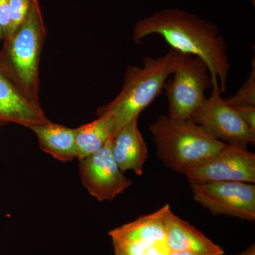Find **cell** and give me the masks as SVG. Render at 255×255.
<instances>
[{
	"label": "cell",
	"mask_w": 255,
	"mask_h": 255,
	"mask_svg": "<svg viewBox=\"0 0 255 255\" xmlns=\"http://www.w3.org/2000/svg\"><path fill=\"white\" fill-rule=\"evenodd\" d=\"M150 35L162 37L172 50L201 58L209 67L213 85L226 92L231 65L226 41L216 24L186 10L167 8L138 20L132 41L141 44Z\"/></svg>",
	"instance_id": "6da1fadb"
},
{
	"label": "cell",
	"mask_w": 255,
	"mask_h": 255,
	"mask_svg": "<svg viewBox=\"0 0 255 255\" xmlns=\"http://www.w3.org/2000/svg\"><path fill=\"white\" fill-rule=\"evenodd\" d=\"M183 55L171 50L157 58L146 56L142 67L128 66L120 93L110 103L99 108L97 116L110 114L115 119L118 130L138 118L162 91L169 75L179 67Z\"/></svg>",
	"instance_id": "7a4b0ae2"
},
{
	"label": "cell",
	"mask_w": 255,
	"mask_h": 255,
	"mask_svg": "<svg viewBox=\"0 0 255 255\" xmlns=\"http://www.w3.org/2000/svg\"><path fill=\"white\" fill-rule=\"evenodd\" d=\"M149 131L159 159L166 167L184 174L205 163L226 145L210 136L191 118L161 116Z\"/></svg>",
	"instance_id": "3957f363"
},
{
	"label": "cell",
	"mask_w": 255,
	"mask_h": 255,
	"mask_svg": "<svg viewBox=\"0 0 255 255\" xmlns=\"http://www.w3.org/2000/svg\"><path fill=\"white\" fill-rule=\"evenodd\" d=\"M46 36L39 1L32 0L26 19L4 41L0 52V63L5 71L25 97L39 107V63Z\"/></svg>",
	"instance_id": "277c9868"
},
{
	"label": "cell",
	"mask_w": 255,
	"mask_h": 255,
	"mask_svg": "<svg viewBox=\"0 0 255 255\" xmlns=\"http://www.w3.org/2000/svg\"><path fill=\"white\" fill-rule=\"evenodd\" d=\"M173 75L163 88L168 101L167 116L175 119L191 118L205 101L206 90L212 89L209 67L199 57L184 54Z\"/></svg>",
	"instance_id": "5b68a950"
},
{
	"label": "cell",
	"mask_w": 255,
	"mask_h": 255,
	"mask_svg": "<svg viewBox=\"0 0 255 255\" xmlns=\"http://www.w3.org/2000/svg\"><path fill=\"white\" fill-rule=\"evenodd\" d=\"M169 207L166 204L152 214L111 231L114 255H169L165 216Z\"/></svg>",
	"instance_id": "8992f818"
},
{
	"label": "cell",
	"mask_w": 255,
	"mask_h": 255,
	"mask_svg": "<svg viewBox=\"0 0 255 255\" xmlns=\"http://www.w3.org/2000/svg\"><path fill=\"white\" fill-rule=\"evenodd\" d=\"M221 94L219 85H213L211 95L194 111L191 118L216 140L248 149V145L255 144V133L236 110L223 100Z\"/></svg>",
	"instance_id": "52a82bcc"
},
{
	"label": "cell",
	"mask_w": 255,
	"mask_h": 255,
	"mask_svg": "<svg viewBox=\"0 0 255 255\" xmlns=\"http://www.w3.org/2000/svg\"><path fill=\"white\" fill-rule=\"evenodd\" d=\"M194 200L211 214L255 221V186L251 183L190 184Z\"/></svg>",
	"instance_id": "ba28073f"
},
{
	"label": "cell",
	"mask_w": 255,
	"mask_h": 255,
	"mask_svg": "<svg viewBox=\"0 0 255 255\" xmlns=\"http://www.w3.org/2000/svg\"><path fill=\"white\" fill-rule=\"evenodd\" d=\"M113 137L98 151L80 160L84 187L99 201L114 200L132 185L116 162L112 153Z\"/></svg>",
	"instance_id": "9c48e42d"
},
{
	"label": "cell",
	"mask_w": 255,
	"mask_h": 255,
	"mask_svg": "<svg viewBox=\"0 0 255 255\" xmlns=\"http://www.w3.org/2000/svg\"><path fill=\"white\" fill-rule=\"evenodd\" d=\"M190 184L255 182V155L247 148L226 144L205 163L184 174Z\"/></svg>",
	"instance_id": "30bf717a"
},
{
	"label": "cell",
	"mask_w": 255,
	"mask_h": 255,
	"mask_svg": "<svg viewBox=\"0 0 255 255\" xmlns=\"http://www.w3.org/2000/svg\"><path fill=\"white\" fill-rule=\"evenodd\" d=\"M49 122L41 107L25 97L0 63V124L14 123L31 128Z\"/></svg>",
	"instance_id": "8fae6325"
},
{
	"label": "cell",
	"mask_w": 255,
	"mask_h": 255,
	"mask_svg": "<svg viewBox=\"0 0 255 255\" xmlns=\"http://www.w3.org/2000/svg\"><path fill=\"white\" fill-rule=\"evenodd\" d=\"M138 118L121 128L113 137L112 153L122 172L131 170L141 176L148 149L138 128Z\"/></svg>",
	"instance_id": "7c38bea8"
},
{
	"label": "cell",
	"mask_w": 255,
	"mask_h": 255,
	"mask_svg": "<svg viewBox=\"0 0 255 255\" xmlns=\"http://www.w3.org/2000/svg\"><path fill=\"white\" fill-rule=\"evenodd\" d=\"M167 243L171 252L190 251L214 255H223L222 248L215 244L205 235L191 225L178 217L170 207L165 216Z\"/></svg>",
	"instance_id": "4fadbf2b"
},
{
	"label": "cell",
	"mask_w": 255,
	"mask_h": 255,
	"mask_svg": "<svg viewBox=\"0 0 255 255\" xmlns=\"http://www.w3.org/2000/svg\"><path fill=\"white\" fill-rule=\"evenodd\" d=\"M30 129L38 137L41 150L54 158L68 162L77 157L75 129L51 122L34 126Z\"/></svg>",
	"instance_id": "5bb4252c"
},
{
	"label": "cell",
	"mask_w": 255,
	"mask_h": 255,
	"mask_svg": "<svg viewBox=\"0 0 255 255\" xmlns=\"http://www.w3.org/2000/svg\"><path fill=\"white\" fill-rule=\"evenodd\" d=\"M77 158H85L102 148L118 131L115 119L108 114L98 115L91 123L75 128Z\"/></svg>",
	"instance_id": "9a60e30c"
},
{
	"label": "cell",
	"mask_w": 255,
	"mask_h": 255,
	"mask_svg": "<svg viewBox=\"0 0 255 255\" xmlns=\"http://www.w3.org/2000/svg\"><path fill=\"white\" fill-rule=\"evenodd\" d=\"M232 107H255V60H252L251 70L241 88L232 97L225 100Z\"/></svg>",
	"instance_id": "2e32d148"
},
{
	"label": "cell",
	"mask_w": 255,
	"mask_h": 255,
	"mask_svg": "<svg viewBox=\"0 0 255 255\" xmlns=\"http://www.w3.org/2000/svg\"><path fill=\"white\" fill-rule=\"evenodd\" d=\"M31 2L32 0H9V33L6 41L14 34L26 19Z\"/></svg>",
	"instance_id": "e0dca14e"
},
{
	"label": "cell",
	"mask_w": 255,
	"mask_h": 255,
	"mask_svg": "<svg viewBox=\"0 0 255 255\" xmlns=\"http://www.w3.org/2000/svg\"><path fill=\"white\" fill-rule=\"evenodd\" d=\"M238 115L255 133V107H233Z\"/></svg>",
	"instance_id": "ac0fdd59"
},
{
	"label": "cell",
	"mask_w": 255,
	"mask_h": 255,
	"mask_svg": "<svg viewBox=\"0 0 255 255\" xmlns=\"http://www.w3.org/2000/svg\"><path fill=\"white\" fill-rule=\"evenodd\" d=\"M0 23L4 29L6 41L9 33V0H0Z\"/></svg>",
	"instance_id": "d6986e66"
},
{
	"label": "cell",
	"mask_w": 255,
	"mask_h": 255,
	"mask_svg": "<svg viewBox=\"0 0 255 255\" xmlns=\"http://www.w3.org/2000/svg\"><path fill=\"white\" fill-rule=\"evenodd\" d=\"M169 255H214L206 254V253H194L190 251H174L170 252Z\"/></svg>",
	"instance_id": "ffe728a7"
},
{
	"label": "cell",
	"mask_w": 255,
	"mask_h": 255,
	"mask_svg": "<svg viewBox=\"0 0 255 255\" xmlns=\"http://www.w3.org/2000/svg\"><path fill=\"white\" fill-rule=\"evenodd\" d=\"M236 255H255V245L252 244L246 251Z\"/></svg>",
	"instance_id": "44dd1931"
},
{
	"label": "cell",
	"mask_w": 255,
	"mask_h": 255,
	"mask_svg": "<svg viewBox=\"0 0 255 255\" xmlns=\"http://www.w3.org/2000/svg\"><path fill=\"white\" fill-rule=\"evenodd\" d=\"M5 40V34L4 29H3L2 26H1V23H0V41H4Z\"/></svg>",
	"instance_id": "7402d4cb"
},
{
	"label": "cell",
	"mask_w": 255,
	"mask_h": 255,
	"mask_svg": "<svg viewBox=\"0 0 255 255\" xmlns=\"http://www.w3.org/2000/svg\"><path fill=\"white\" fill-rule=\"evenodd\" d=\"M252 3H253V6H255V0H251Z\"/></svg>",
	"instance_id": "603a6c76"
}]
</instances>
